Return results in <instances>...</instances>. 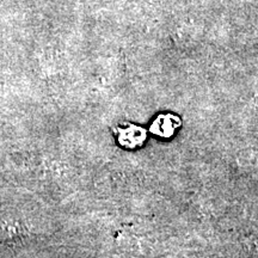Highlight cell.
<instances>
[{
  "label": "cell",
  "instance_id": "obj_1",
  "mask_svg": "<svg viewBox=\"0 0 258 258\" xmlns=\"http://www.w3.org/2000/svg\"><path fill=\"white\" fill-rule=\"evenodd\" d=\"M179 124L178 118L176 116L166 115V116H159L157 121H154L152 131L160 137H169L173 133L177 125Z\"/></svg>",
  "mask_w": 258,
  "mask_h": 258
},
{
  "label": "cell",
  "instance_id": "obj_2",
  "mask_svg": "<svg viewBox=\"0 0 258 258\" xmlns=\"http://www.w3.org/2000/svg\"><path fill=\"white\" fill-rule=\"evenodd\" d=\"M144 131L141 128H128L121 133L120 141L123 145L131 147L132 145H138L144 140Z\"/></svg>",
  "mask_w": 258,
  "mask_h": 258
}]
</instances>
